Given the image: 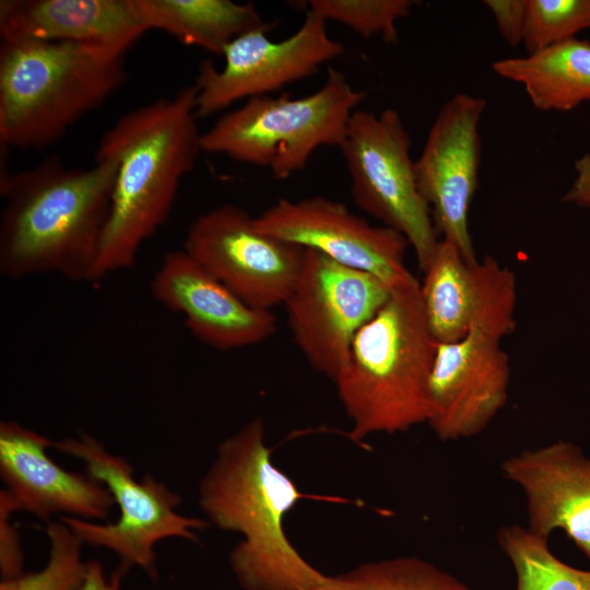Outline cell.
Returning a JSON list of instances; mask_svg holds the SVG:
<instances>
[{
    "mask_svg": "<svg viewBox=\"0 0 590 590\" xmlns=\"http://www.w3.org/2000/svg\"><path fill=\"white\" fill-rule=\"evenodd\" d=\"M495 73L521 84L540 111H569L590 102V42L578 38L495 61Z\"/></svg>",
    "mask_w": 590,
    "mask_h": 590,
    "instance_id": "cell-19",
    "label": "cell"
},
{
    "mask_svg": "<svg viewBox=\"0 0 590 590\" xmlns=\"http://www.w3.org/2000/svg\"><path fill=\"white\" fill-rule=\"evenodd\" d=\"M127 81L123 57L62 42L1 39L0 141L39 150Z\"/></svg>",
    "mask_w": 590,
    "mask_h": 590,
    "instance_id": "cell-5",
    "label": "cell"
},
{
    "mask_svg": "<svg viewBox=\"0 0 590 590\" xmlns=\"http://www.w3.org/2000/svg\"><path fill=\"white\" fill-rule=\"evenodd\" d=\"M413 0H310L307 10L326 22H339L364 38L379 36L385 43L399 40L397 22L410 15Z\"/></svg>",
    "mask_w": 590,
    "mask_h": 590,
    "instance_id": "cell-25",
    "label": "cell"
},
{
    "mask_svg": "<svg viewBox=\"0 0 590 590\" xmlns=\"http://www.w3.org/2000/svg\"><path fill=\"white\" fill-rule=\"evenodd\" d=\"M125 573L118 568L110 578H107L102 564L97 560H90L84 579L78 590H121L120 580Z\"/></svg>",
    "mask_w": 590,
    "mask_h": 590,
    "instance_id": "cell-30",
    "label": "cell"
},
{
    "mask_svg": "<svg viewBox=\"0 0 590 590\" xmlns=\"http://www.w3.org/2000/svg\"><path fill=\"white\" fill-rule=\"evenodd\" d=\"M270 30H253L234 39L222 55V69L210 60L200 63L193 83L198 119L315 75L344 51L343 44L328 34L327 22L307 9L291 36L273 42L267 36Z\"/></svg>",
    "mask_w": 590,
    "mask_h": 590,
    "instance_id": "cell-11",
    "label": "cell"
},
{
    "mask_svg": "<svg viewBox=\"0 0 590 590\" xmlns=\"http://www.w3.org/2000/svg\"><path fill=\"white\" fill-rule=\"evenodd\" d=\"M302 498L293 480L273 464L260 418L219 445L199 484V505L209 523L243 535L229 563L246 590H315L327 579L284 532L286 514Z\"/></svg>",
    "mask_w": 590,
    "mask_h": 590,
    "instance_id": "cell-3",
    "label": "cell"
},
{
    "mask_svg": "<svg viewBox=\"0 0 590 590\" xmlns=\"http://www.w3.org/2000/svg\"><path fill=\"white\" fill-rule=\"evenodd\" d=\"M194 102L191 84L128 111L103 134L95 158H114L118 168L90 282L131 268L142 244L167 220L202 152Z\"/></svg>",
    "mask_w": 590,
    "mask_h": 590,
    "instance_id": "cell-2",
    "label": "cell"
},
{
    "mask_svg": "<svg viewBox=\"0 0 590 590\" xmlns=\"http://www.w3.org/2000/svg\"><path fill=\"white\" fill-rule=\"evenodd\" d=\"M52 441L14 421L0 423V477L19 510L45 521L72 517L105 521L115 505L106 485L87 472L60 468L47 453Z\"/></svg>",
    "mask_w": 590,
    "mask_h": 590,
    "instance_id": "cell-16",
    "label": "cell"
},
{
    "mask_svg": "<svg viewBox=\"0 0 590 590\" xmlns=\"http://www.w3.org/2000/svg\"><path fill=\"white\" fill-rule=\"evenodd\" d=\"M477 296L465 334L437 343L427 424L442 441L482 433L508 401L510 365L502 347L516 329L517 282L492 256L476 266Z\"/></svg>",
    "mask_w": 590,
    "mask_h": 590,
    "instance_id": "cell-6",
    "label": "cell"
},
{
    "mask_svg": "<svg viewBox=\"0 0 590 590\" xmlns=\"http://www.w3.org/2000/svg\"><path fill=\"white\" fill-rule=\"evenodd\" d=\"M235 204L199 215L182 249L247 304L271 310L283 305L298 276L304 249L260 232Z\"/></svg>",
    "mask_w": 590,
    "mask_h": 590,
    "instance_id": "cell-12",
    "label": "cell"
},
{
    "mask_svg": "<svg viewBox=\"0 0 590 590\" xmlns=\"http://www.w3.org/2000/svg\"><path fill=\"white\" fill-rule=\"evenodd\" d=\"M148 30L163 31L185 45L223 55L237 37L273 28L252 2L231 0H135Z\"/></svg>",
    "mask_w": 590,
    "mask_h": 590,
    "instance_id": "cell-20",
    "label": "cell"
},
{
    "mask_svg": "<svg viewBox=\"0 0 590 590\" xmlns=\"http://www.w3.org/2000/svg\"><path fill=\"white\" fill-rule=\"evenodd\" d=\"M504 40L511 47L523 43L527 2L526 0H485Z\"/></svg>",
    "mask_w": 590,
    "mask_h": 590,
    "instance_id": "cell-28",
    "label": "cell"
},
{
    "mask_svg": "<svg viewBox=\"0 0 590 590\" xmlns=\"http://www.w3.org/2000/svg\"><path fill=\"white\" fill-rule=\"evenodd\" d=\"M575 178L563 201L590 209V153H585L574 163Z\"/></svg>",
    "mask_w": 590,
    "mask_h": 590,
    "instance_id": "cell-29",
    "label": "cell"
},
{
    "mask_svg": "<svg viewBox=\"0 0 590 590\" xmlns=\"http://www.w3.org/2000/svg\"><path fill=\"white\" fill-rule=\"evenodd\" d=\"M315 590H475L434 564L397 557L328 576Z\"/></svg>",
    "mask_w": 590,
    "mask_h": 590,
    "instance_id": "cell-23",
    "label": "cell"
},
{
    "mask_svg": "<svg viewBox=\"0 0 590 590\" xmlns=\"http://www.w3.org/2000/svg\"><path fill=\"white\" fill-rule=\"evenodd\" d=\"M486 105L483 97L455 94L440 107L414 162L417 186L438 235L456 245L469 263L479 261L468 216L479 186V127Z\"/></svg>",
    "mask_w": 590,
    "mask_h": 590,
    "instance_id": "cell-14",
    "label": "cell"
},
{
    "mask_svg": "<svg viewBox=\"0 0 590 590\" xmlns=\"http://www.w3.org/2000/svg\"><path fill=\"white\" fill-rule=\"evenodd\" d=\"M46 535L49 542L46 565L35 573L2 579L0 590L79 589L87 566L81 557L82 541L61 519L46 523Z\"/></svg>",
    "mask_w": 590,
    "mask_h": 590,
    "instance_id": "cell-24",
    "label": "cell"
},
{
    "mask_svg": "<svg viewBox=\"0 0 590 590\" xmlns=\"http://www.w3.org/2000/svg\"><path fill=\"white\" fill-rule=\"evenodd\" d=\"M149 30L135 0H1V39L91 46L123 57Z\"/></svg>",
    "mask_w": 590,
    "mask_h": 590,
    "instance_id": "cell-18",
    "label": "cell"
},
{
    "mask_svg": "<svg viewBox=\"0 0 590 590\" xmlns=\"http://www.w3.org/2000/svg\"><path fill=\"white\" fill-rule=\"evenodd\" d=\"M496 540L516 573V590H590V570L560 560L547 540L527 528L503 526L496 532Z\"/></svg>",
    "mask_w": 590,
    "mask_h": 590,
    "instance_id": "cell-22",
    "label": "cell"
},
{
    "mask_svg": "<svg viewBox=\"0 0 590 590\" xmlns=\"http://www.w3.org/2000/svg\"><path fill=\"white\" fill-rule=\"evenodd\" d=\"M411 137L400 114L356 109L340 150L354 203L403 235L424 271L439 243L430 209L416 181Z\"/></svg>",
    "mask_w": 590,
    "mask_h": 590,
    "instance_id": "cell-9",
    "label": "cell"
},
{
    "mask_svg": "<svg viewBox=\"0 0 590 590\" xmlns=\"http://www.w3.org/2000/svg\"><path fill=\"white\" fill-rule=\"evenodd\" d=\"M118 164L71 168L57 156L1 175L0 274L90 281L110 213Z\"/></svg>",
    "mask_w": 590,
    "mask_h": 590,
    "instance_id": "cell-1",
    "label": "cell"
},
{
    "mask_svg": "<svg viewBox=\"0 0 590 590\" xmlns=\"http://www.w3.org/2000/svg\"><path fill=\"white\" fill-rule=\"evenodd\" d=\"M253 222L264 234L369 273L391 288L418 282L405 264V237L371 225L339 201L320 196L280 199Z\"/></svg>",
    "mask_w": 590,
    "mask_h": 590,
    "instance_id": "cell-13",
    "label": "cell"
},
{
    "mask_svg": "<svg viewBox=\"0 0 590 590\" xmlns=\"http://www.w3.org/2000/svg\"><path fill=\"white\" fill-rule=\"evenodd\" d=\"M527 499V529L545 540L563 530L590 560V458L565 440L526 449L502 463Z\"/></svg>",
    "mask_w": 590,
    "mask_h": 590,
    "instance_id": "cell-17",
    "label": "cell"
},
{
    "mask_svg": "<svg viewBox=\"0 0 590 590\" xmlns=\"http://www.w3.org/2000/svg\"><path fill=\"white\" fill-rule=\"evenodd\" d=\"M523 45L532 54L590 28V0H526Z\"/></svg>",
    "mask_w": 590,
    "mask_h": 590,
    "instance_id": "cell-26",
    "label": "cell"
},
{
    "mask_svg": "<svg viewBox=\"0 0 590 590\" xmlns=\"http://www.w3.org/2000/svg\"><path fill=\"white\" fill-rule=\"evenodd\" d=\"M51 447L81 460L85 472L106 485L119 508L115 522L99 523L72 517L58 519L83 544L115 553L120 560L119 568L125 571L137 566L155 580L158 575L156 544L168 538L198 542L196 531L209 523L208 520L179 514V494L153 474L146 473L137 480L132 465L91 434L80 432L76 437L52 441Z\"/></svg>",
    "mask_w": 590,
    "mask_h": 590,
    "instance_id": "cell-8",
    "label": "cell"
},
{
    "mask_svg": "<svg viewBox=\"0 0 590 590\" xmlns=\"http://www.w3.org/2000/svg\"><path fill=\"white\" fill-rule=\"evenodd\" d=\"M19 511L10 494L0 491V573L2 579H9L23 574L24 554L21 533L12 520Z\"/></svg>",
    "mask_w": 590,
    "mask_h": 590,
    "instance_id": "cell-27",
    "label": "cell"
},
{
    "mask_svg": "<svg viewBox=\"0 0 590 590\" xmlns=\"http://www.w3.org/2000/svg\"><path fill=\"white\" fill-rule=\"evenodd\" d=\"M391 292L369 273L304 249L298 276L283 305L293 339L310 366L334 380L355 334Z\"/></svg>",
    "mask_w": 590,
    "mask_h": 590,
    "instance_id": "cell-10",
    "label": "cell"
},
{
    "mask_svg": "<svg viewBox=\"0 0 590 590\" xmlns=\"http://www.w3.org/2000/svg\"><path fill=\"white\" fill-rule=\"evenodd\" d=\"M367 92L329 68L312 94L259 96L222 115L201 137L202 152L267 168L284 180L303 170L321 146L342 145L349 120Z\"/></svg>",
    "mask_w": 590,
    "mask_h": 590,
    "instance_id": "cell-7",
    "label": "cell"
},
{
    "mask_svg": "<svg viewBox=\"0 0 590 590\" xmlns=\"http://www.w3.org/2000/svg\"><path fill=\"white\" fill-rule=\"evenodd\" d=\"M150 290L160 304L184 317L197 339L221 351L261 343L276 331L271 310L244 302L184 249L163 257Z\"/></svg>",
    "mask_w": 590,
    "mask_h": 590,
    "instance_id": "cell-15",
    "label": "cell"
},
{
    "mask_svg": "<svg viewBox=\"0 0 590 590\" xmlns=\"http://www.w3.org/2000/svg\"><path fill=\"white\" fill-rule=\"evenodd\" d=\"M477 262L469 263L456 245L441 239L423 271L422 306L436 343H452L465 334L476 303Z\"/></svg>",
    "mask_w": 590,
    "mask_h": 590,
    "instance_id": "cell-21",
    "label": "cell"
},
{
    "mask_svg": "<svg viewBox=\"0 0 590 590\" xmlns=\"http://www.w3.org/2000/svg\"><path fill=\"white\" fill-rule=\"evenodd\" d=\"M436 347L420 283L392 288L384 306L355 334L333 380L354 440L427 422Z\"/></svg>",
    "mask_w": 590,
    "mask_h": 590,
    "instance_id": "cell-4",
    "label": "cell"
}]
</instances>
